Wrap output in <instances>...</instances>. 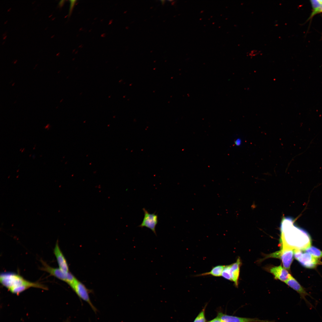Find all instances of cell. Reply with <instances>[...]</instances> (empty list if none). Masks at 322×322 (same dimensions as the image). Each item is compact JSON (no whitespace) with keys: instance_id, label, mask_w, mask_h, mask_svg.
<instances>
[{"instance_id":"cell-1","label":"cell","mask_w":322,"mask_h":322,"mask_svg":"<svg viewBox=\"0 0 322 322\" xmlns=\"http://www.w3.org/2000/svg\"><path fill=\"white\" fill-rule=\"evenodd\" d=\"M281 245L294 250H302L311 245V240L308 233L297 226L293 219L284 217L280 226Z\"/></svg>"},{"instance_id":"cell-2","label":"cell","mask_w":322,"mask_h":322,"mask_svg":"<svg viewBox=\"0 0 322 322\" xmlns=\"http://www.w3.org/2000/svg\"><path fill=\"white\" fill-rule=\"evenodd\" d=\"M1 284L12 293L19 295L30 287L47 290V287L38 282H32L25 279L20 275L13 273L5 272L0 276Z\"/></svg>"},{"instance_id":"cell-3","label":"cell","mask_w":322,"mask_h":322,"mask_svg":"<svg viewBox=\"0 0 322 322\" xmlns=\"http://www.w3.org/2000/svg\"><path fill=\"white\" fill-rule=\"evenodd\" d=\"M42 266L41 270L48 273L50 275L67 283L70 287L77 279L69 272L64 271L59 268H55L49 266L43 260H41Z\"/></svg>"},{"instance_id":"cell-4","label":"cell","mask_w":322,"mask_h":322,"mask_svg":"<svg viewBox=\"0 0 322 322\" xmlns=\"http://www.w3.org/2000/svg\"><path fill=\"white\" fill-rule=\"evenodd\" d=\"M281 248L279 251L271 253L266 258L272 257L280 259L284 268L289 270L294 256V249L287 246L281 245Z\"/></svg>"},{"instance_id":"cell-5","label":"cell","mask_w":322,"mask_h":322,"mask_svg":"<svg viewBox=\"0 0 322 322\" xmlns=\"http://www.w3.org/2000/svg\"><path fill=\"white\" fill-rule=\"evenodd\" d=\"M294 256L302 266L307 268H314L318 265L322 264L318 259L308 253H303L301 250H295Z\"/></svg>"},{"instance_id":"cell-6","label":"cell","mask_w":322,"mask_h":322,"mask_svg":"<svg viewBox=\"0 0 322 322\" xmlns=\"http://www.w3.org/2000/svg\"><path fill=\"white\" fill-rule=\"evenodd\" d=\"M70 287L79 298L87 302L94 312L96 313L97 311V309L91 302L89 295L90 291L85 286L77 279Z\"/></svg>"},{"instance_id":"cell-7","label":"cell","mask_w":322,"mask_h":322,"mask_svg":"<svg viewBox=\"0 0 322 322\" xmlns=\"http://www.w3.org/2000/svg\"><path fill=\"white\" fill-rule=\"evenodd\" d=\"M143 210L144 216L141 223L138 227L141 228L145 227L151 229L157 236L156 227L158 223V216L155 213H150L145 208Z\"/></svg>"},{"instance_id":"cell-8","label":"cell","mask_w":322,"mask_h":322,"mask_svg":"<svg viewBox=\"0 0 322 322\" xmlns=\"http://www.w3.org/2000/svg\"><path fill=\"white\" fill-rule=\"evenodd\" d=\"M217 317L223 322H276L274 321L261 320L257 318L239 317L224 314L218 313Z\"/></svg>"},{"instance_id":"cell-9","label":"cell","mask_w":322,"mask_h":322,"mask_svg":"<svg viewBox=\"0 0 322 322\" xmlns=\"http://www.w3.org/2000/svg\"><path fill=\"white\" fill-rule=\"evenodd\" d=\"M53 252L57 259L59 268L64 271L69 272L67 262L59 247L58 240L55 244Z\"/></svg>"},{"instance_id":"cell-10","label":"cell","mask_w":322,"mask_h":322,"mask_svg":"<svg viewBox=\"0 0 322 322\" xmlns=\"http://www.w3.org/2000/svg\"><path fill=\"white\" fill-rule=\"evenodd\" d=\"M284 282L298 292L300 294L301 298L304 299L307 303L310 304L306 298V296L309 295V294L304 289L292 276Z\"/></svg>"},{"instance_id":"cell-11","label":"cell","mask_w":322,"mask_h":322,"mask_svg":"<svg viewBox=\"0 0 322 322\" xmlns=\"http://www.w3.org/2000/svg\"><path fill=\"white\" fill-rule=\"evenodd\" d=\"M270 272L273 274L275 279H278L285 282L292 276L288 271L281 265L272 267Z\"/></svg>"},{"instance_id":"cell-12","label":"cell","mask_w":322,"mask_h":322,"mask_svg":"<svg viewBox=\"0 0 322 322\" xmlns=\"http://www.w3.org/2000/svg\"><path fill=\"white\" fill-rule=\"evenodd\" d=\"M241 264L240 258L239 257L235 262L231 264L230 270L232 281L234 282L236 287L238 286L240 269Z\"/></svg>"},{"instance_id":"cell-13","label":"cell","mask_w":322,"mask_h":322,"mask_svg":"<svg viewBox=\"0 0 322 322\" xmlns=\"http://www.w3.org/2000/svg\"><path fill=\"white\" fill-rule=\"evenodd\" d=\"M225 265H218L213 267L209 272L203 273L196 275V276L211 275L215 277H220Z\"/></svg>"},{"instance_id":"cell-14","label":"cell","mask_w":322,"mask_h":322,"mask_svg":"<svg viewBox=\"0 0 322 322\" xmlns=\"http://www.w3.org/2000/svg\"><path fill=\"white\" fill-rule=\"evenodd\" d=\"M303 250L310 254L318 259H319L322 258V251L317 247L311 245Z\"/></svg>"},{"instance_id":"cell-15","label":"cell","mask_w":322,"mask_h":322,"mask_svg":"<svg viewBox=\"0 0 322 322\" xmlns=\"http://www.w3.org/2000/svg\"><path fill=\"white\" fill-rule=\"evenodd\" d=\"M231 264L225 265L223 270L222 276L225 279L232 281L230 273Z\"/></svg>"},{"instance_id":"cell-16","label":"cell","mask_w":322,"mask_h":322,"mask_svg":"<svg viewBox=\"0 0 322 322\" xmlns=\"http://www.w3.org/2000/svg\"><path fill=\"white\" fill-rule=\"evenodd\" d=\"M206 305L194 320L193 322H206L205 311Z\"/></svg>"},{"instance_id":"cell-17","label":"cell","mask_w":322,"mask_h":322,"mask_svg":"<svg viewBox=\"0 0 322 322\" xmlns=\"http://www.w3.org/2000/svg\"><path fill=\"white\" fill-rule=\"evenodd\" d=\"M310 2L312 8V11L316 10L322 4V0H311Z\"/></svg>"},{"instance_id":"cell-18","label":"cell","mask_w":322,"mask_h":322,"mask_svg":"<svg viewBox=\"0 0 322 322\" xmlns=\"http://www.w3.org/2000/svg\"><path fill=\"white\" fill-rule=\"evenodd\" d=\"M321 13H322V4L319 8L316 10L312 12L306 21L311 20L313 17L316 15Z\"/></svg>"},{"instance_id":"cell-19","label":"cell","mask_w":322,"mask_h":322,"mask_svg":"<svg viewBox=\"0 0 322 322\" xmlns=\"http://www.w3.org/2000/svg\"><path fill=\"white\" fill-rule=\"evenodd\" d=\"M70 6L69 9V16H70L71 15L72 12L73 10L74 7L77 1L76 0H70Z\"/></svg>"},{"instance_id":"cell-20","label":"cell","mask_w":322,"mask_h":322,"mask_svg":"<svg viewBox=\"0 0 322 322\" xmlns=\"http://www.w3.org/2000/svg\"><path fill=\"white\" fill-rule=\"evenodd\" d=\"M242 143V141L240 138H237L234 141L235 144L237 146H240L241 145Z\"/></svg>"},{"instance_id":"cell-21","label":"cell","mask_w":322,"mask_h":322,"mask_svg":"<svg viewBox=\"0 0 322 322\" xmlns=\"http://www.w3.org/2000/svg\"><path fill=\"white\" fill-rule=\"evenodd\" d=\"M208 322H223L217 316L212 319Z\"/></svg>"},{"instance_id":"cell-22","label":"cell","mask_w":322,"mask_h":322,"mask_svg":"<svg viewBox=\"0 0 322 322\" xmlns=\"http://www.w3.org/2000/svg\"><path fill=\"white\" fill-rule=\"evenodd\" d=\"M64 1L61 0L59 3V6L60 7H61L64 4Z\"/></svg>"},{"instance_id":"cell-23","label":"cell","mask_w":322,"mask_h":322,"mask_svg":"<svg viewBox=\"0 0 322 322\" xmlns=\"http://www.w3.org/2000/svg\"><path fill=\"white\" fill-rule=\"evenodd\" d=\"M69 322V321H66V322Z\"/></svg>"}]
</instances>
